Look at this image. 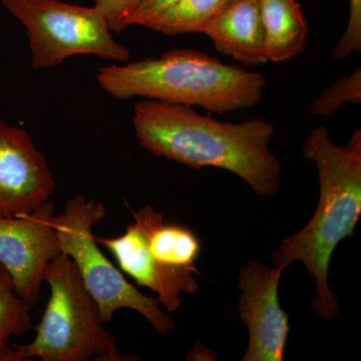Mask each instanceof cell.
<instances>
[{
    "label": "cell",
    "mask_w": 361,
    "mask_h": 361,
    "mask_svg": "<svg viewBox=\"0 0 361 361\" xmlns=\"http://www.w3.org/2000/svg\"><path fill=\"white\" fill-rule=\"evenodd\" d=\"M54 176L27 130L0 118V217L32 213L54 192Z\"/></svg>",
    "instance_id": "obj_8"
},
{
    "label": "cell",
    "mask_w": 361,
    "mask_h": 361,
    "mask_svg": "<svg viewBox=\"0 0 361 361\" xmlns=\"http://www.w3.org/2000/svg\"><path fill=\"white\" fill-rule=\"evenodd\" d=\"M25 27L35 70L61 65L78 54L127 63L130 51L118 44L96 7L61 0H1Z\"/></svg>",
    "instance_id": "obj_6"
},
{
    "label": "cell",
    "mask_w": 361,
    "mask_h": 361,
    "mask_svg": "<svg viewBox=\"0 0 361 361\" xmlns=\"http://www.w3.org/2000/svg\"><path fill=\"white\" fill-rule=\"evenodd\" d=\"M220 54L246 66L264 65L265 30L259 0H237L202 30Z\"/></svg>",
    "instance_id": "obj_11"
},
{
    "label": "cell",
    "mask_w": 361,
    "mask_h": 361,
    "mask_svg": "<svg viewBox=\"0 0 361 361\" xmlns=\"http://www.w3.org/2000/svg\"><path fill=\"white\" fill-rule=\"evenodd\" d=\"M284 266L268 268L251 261L239 275L241 318L249 330L248 350L243 361L284 360L289 318L282 310L278 287Z\"/></svg>",
    "instance_id": "obj_9"
},
{
    "label": "cell",
    "mask_w": 361,
    "mask_h": 361,
    "mask_svg": "<svg viewBox=\"0 0 361 361\" xmlns=\"http://www.w3.org/2000/svg\"><path fill=\"white\" fill-rule=\"evenodd\" d=\"M97 243L111 252L121 269L137 285L155 292L159 302L167 312H175L182 305L180 294L196 293L198 281L192 271L176 270L157 262L149 253L146 236L135 224L128 226L126 232L115 238L96 237Z\"/></svg>",
    "instance_id": "obj_10"
},
{
    "label": "cell",
    "mask_w": 361,
    "mask_h": 361,
    "mask_svg": "<svg viewBox=\"0 0 361 361\" xmlns=\"http://www.w3.org/2000/svg\"><path fill=\"white\" fill-rule=\"evenodd\" d=\"M106 217L101 202L77 195L66 201L52 224L59 250L71 259L90 296L99 307L102 322H110L116 311L129 308L144 316L160 336L175 331L172 318L161 310L158 299L144 295L126 279L99 249L94 226Z\"/></svg>",
    "instance_id": "obj_5"
},
{
    "label": "cell",
    "mask_w": 361,
    "mask_h": 361,
    "mask_svg": "<svg viewBox=\"0 0 361 361\" xmlns=\"http://www.w3.org/2000/svg\"><path fill=\"white\" fill-rule=\"evenodd\" d=\"M302 153L317 167L319 203L308 224L282 241L273 263L287 268L294 261L302 262L315 285L313 310L331 320L339 307L329 286L330 260L342 240L353 236L361 216V130L353 133L348 144L337 146L322 126L308 135Z\"/></svg>",
    "instance_id": "obj_2"
},
{
    "label": "cell",
    "mask_w": 361,
    "mask_h": 361,
    "mask_svg": "<svg viewBox=\"0 0 361 361\" xmlns=\"http://www.w3.org/2000/svg\"><path fill=\"white\" fill-rule=\"evenodd\" d=\"M97 80L121 101L142 97L220 115L257 106L266 85L261 73L226 65L195 49H172L159 58L104 66Z\"/></svg>",
    "instance_id": "obj_3"
},
{
    "label": "cell",
    "mask_w": 361,
    "mask_h": 361,
    "mask_svg": "<svg viewBox=\"0 0 361 361\" xmlns=\"http://www.w3.org/2000/svg\"><path fill=\"white\" fill-rule=\"evenodd\" d=\"M180 0H140L126 20V28L139 25L148 28L154 21Z\"/></svg>",
    "instance_id": "obj_19"
},
{
    "label": "cell",
    "mask_w": 361,
    "mask_h": 361,
    "mask_svg": "<svg viewBox=\"0 0 361 361\" xmlns=\"http://www.w3.org/2000/svg\"><path fill=\"white\" fill-rule=\"evenodd\" d=\"M361 51V0H349L348 23L341 40L332 49V56L343 59Z\"/></svg>",
    "instance_id": "obj_17"
},
{
    "label": "cell",
    "mask_w": 361,
    "mask_h": 361,
    "mask_svg": "<svg viewBox=\"0 0 361 361\" xmlns=\"http://www.w3.org/2000/svg\"><path fill=\"white\" fill-rule=\"evenodd\" d=\"M361 102V71L357 68L344 75L322 92L311 104V115L329 118L344 104H360Z\"/></svg>",
    "instance_id": "obj_16"
},
{
    "label": "cell",
    "mask_w": 361,
    "mask_h": 361,
    "mask_svg": "<svg viewBox=\"0 0 361 361\" xmlns=\"http://www.w3.org/2000/svg\"><path fill=\"white\" fill-rule=\"evenodd\" d=\"M135 137L149 154L190 168L229 171L256 194H276L281 164L271 153L274 126L262 118L220 122L192 106L142 99L135 104Z\"/></svg>",
    "instance_id": "obj_1"
},
{
    "label": "cell",
    "mask_w": 361,
    "mask_h": 361,
    "mask_svg": "<svg viewBox=\"0 0 361 361\" xmlns=\"http://www.w3.org/2000/svg\"><path fill=\"white\" fill-rule=\"evenodd\" d=\"M140 0H94V7L106 21L113 32L126 30V20L134 11Z\"/></svg>",
    "instance_id": "obj_18"
},
{
    "label": "cell",
    "mask_w": 361,
    "mask_h": 361,
    "mask_svg": "<svg viewBox=\"0 0 361 361\" xmlns=\"http://www.w3.org/2000/svg\"><path fill=\"white\" fill-rule=\"evenodd\" d=\"M30 310L16 293L11 274L0 264V361H23L20 351L9 345V339L33 329Z\"/></svg>",
    "instance_id": "obj_14"
},
{
    "label": "cell",
    "mask_w": 361,
    "mask_h": 361,
    "mask_svg": "<svg viewBox=\"0 0 361 361\" xmlns=\"http://www.w3.org/2000/svg\"><path fill=\"white\" fill-rule=\"evenodd\" d=\"M237 0H180L148 28L165 35L202 33L211 20Z\"/></svg>",
    "instance_id": "obj_15"
},
{
    "label": "cell",
    "mask_w": 361,
    "mask_h": 361,
    "mask_svg": "<svg viewBox=\"0 0 361 361\" xmlns=\"http://www.w3.org/2000/svg\"><path fill=\"white\" fill-rule=\"evenodd\" d=\"M49 299L30 343L16 346L23 361H125L115 337L104 327L99 307L75 265L59 253L47 265Z\"/></svg>",
    "instance_id": "obj_4"
},
{
    "label": "cell",
    "mask_w": 361,
    "mask_h": 361,
    "mask_svg": "<svg viewBox=\"0 0 361 361\" xmlns=\"http://www.w3.org/2000/svg\"><path fill=\"white\" fill-rule=\"evenodd\" d=\"M54 214L56 206L49 200L32 213L0 217V264L32 308L39 300L47 265L61 253Z\"/></svg>",
    "instance_id": "obj_7"
},
{
    "label": "cell",
    "mask_w": 361,
    "mask_h": 361,
    "mask_svg": "<svg viewBox=\"0 0 361 361\" xmlns=\"http://www.w3.org/2000/svg\"><path fill=\"white\" fill-rule=\"evenodd\" d=\"M268 61L284 63L303 51L308 25L296 0H259Z\"/></svg>",
    "instance_id": "obj_13"
},
{
    "label": "cell",
    "mask_w": 361,
    "mask_h": 361,
    "mask_svg": "<svg viewBox=\"0 0 361 361\" xmlns=\"http://www.w3.org/2000/svg\"><path fill=\"white\" fill-rule=\"evenodd\" d=\"M137 227L146 236L149 253L157 262L171 269L198 273L196 261L201 252L197 235L189 228L169 224L161 213L146 205L133 211Z\"/></svg>",
    "instance_id": "obj_12"
}]
</instances>
